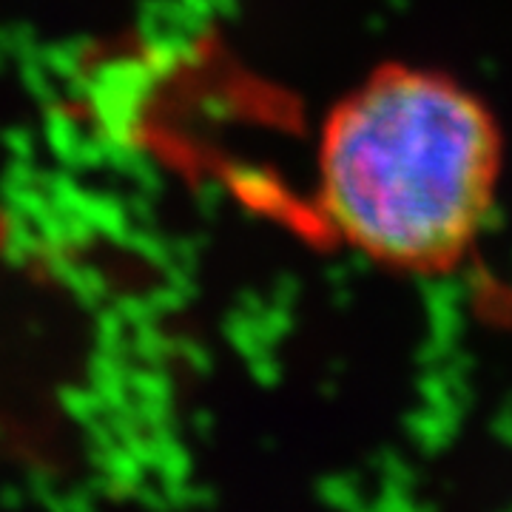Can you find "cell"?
Wrapping results in <instances>:
<instances>
[{"label":"cell","mask_w":512,"mask_h":512,"mask_svg":"<svg viewBox=\"0 0 512 512\" xmlns=\"http://www.w3.org/2000/svg\"><path fill=\"white\" fill-rule=\"evenodd\" d=\"M504 171L493 109L453 74L387 63L333 109L319 183L328 220L390 271H456L484 234Z\"/></svg>","instance_id":"obj_1"}]
</instances>
